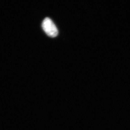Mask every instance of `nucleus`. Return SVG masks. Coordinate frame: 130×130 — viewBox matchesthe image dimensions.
<instances>
[{
	"instance_id": "1",
	"label": "nucleus",
	"mask_w": 130,
	"mask_h": 130,
	"mask_svg": "<svg viewBox=\"0 0 130 130\" xmlns=\"http://www.w3.org/2000/svg\"><path fill=\"white\" fill-rule=\"evenodd\" d=\"M42 27L47 35L51 37H56L58 33L57 28L51 19L48 18L44 19L42 23Z\"/></svg>"
}]
</instances>
